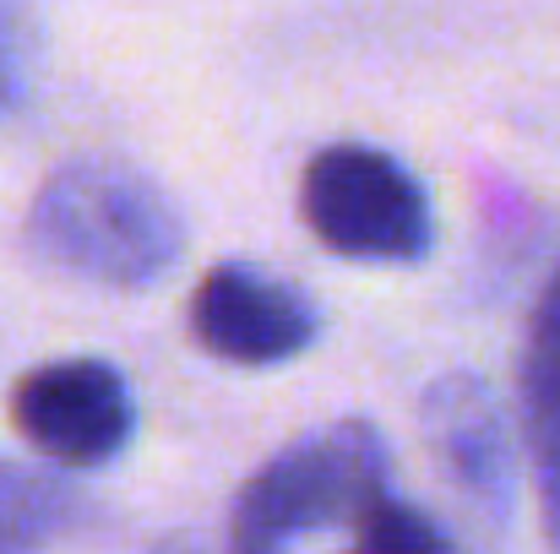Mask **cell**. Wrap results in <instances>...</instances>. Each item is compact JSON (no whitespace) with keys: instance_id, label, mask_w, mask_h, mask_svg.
Segmentation results:
<instances>
[{"instance_id":"obj_1","label":"cell","mask_w":560,"mask_h":554,"mask_svg":"<svg viewBox=\"0 0 560 554\" xmlns=\"http://www.w3.org/2000/svg\"><path fill=\"white\" fill-rule=\"evenodd\" d=\"M22 245L60 278L137 294L180 267L186 212L126 158H66L33 190Z\"/></svg>"},{"instance_id":"obj_2","label":"cell","mask_w":560,"mask_h":554,"mask_svg":"<svg viewBox=\"0 0 560 554\" xmlns=\"http://www.w3.org/2000/svg\"><path fill=\"white\" fill-rule=\"evenodd\" d=\"M392 484V446L371 419L322 424L272 451L229 511V554H283L289 539L360 522Z\"/></svg>"},{"instance_id":"obj_3","label":"cell","mask_w":560,"mask_h":554,"mask_svg":"<svg viewBox=\"0 0 560 554\" xmlns=\"http://www.w3.org/2000/svg\"><path fill=\"white\" fill-rule=\"evenodd\" d=\"M300 212L311 234L332 256H349V261L408 267L435 245L430 190L392 153L365 148V142H332L305 164Z\"/></svg>"},{"instance_id":"obj_4","label":"cell","mask_w":560,"mask_h":554,"mask_svg":"<svg viewBox=\"0 0 560 554\" xmlns=\"http://www.w3.org/2000/svg\"><path fill=\"white\" fill-rule=\"evenodd\" d=\"M11 424L60 468H104L137 435V397L109 359H55L16 380Z\"/></svg>"},{"instance_id":"obj_5","label":"cell","mask_w":560,"mask_h":554,"mask_svg":"<svg viewBox=\"0 0 560 554\" xmlns=\"http://www.w3.org/2000/svg\"><path fill=\"white\" fill-rule=\"evenodd\" d=\"M190 338L229 365H289L322 338V310L300 288L245 261H223L190 294Z\"/></svg>"},{"instance_id":"obj_6","label":"cell","mask_w":560,"mask_h":554,"mask_svg":"<svg viewBox=\"0 0 560 554\" xmlns=\"http://www.w3.org/2000/svg\"><path fill=\"white\" fill-rule=\"evenodd\" d=\"M419 424H424V440H430L446 484L490 528H506L512 500H517V451H512V424H506L490 380L474 369L435 375L419 397Z\"/></svg>"},{"instance_id":"obj_7","label":"cell","mask_w":560,"mask_h":554,"mask_svg":"<svg viewBox=\"0 0 560 554\" xmlns=\"http://www.w3.org/2000/svg\"><path fill=\"white\" fill-rule=\"evenodd\" d=\"M517 413H523V440H528V462H534L545 539L560 550V261L528 316V343H523V369H517Z\"/></svg>"},{"instance_id":"obj_8","label":"cell","mask_w":560,"mask_h":554,"mask_svg":"<svg viewBox=\"0 0 560 554\" xmlns=\"http://www.w3.org/2000/svg\"><path fill=\"white\" fill-rule=\"evenodd\" d=\"M82 517V495L55 473L0 462V554H38Z\"/></svg>"},{"instance_id":"obj_9","label":"cell","mask_w":560,"mask_h":554,"mask_svg":"<svg viewBox=\"0 0 560 554\" xmlns=\"http://www.w3.org/2000/svg\"><path fill=\"white\" fill-rule=\"evenodd\" d=\"M349 554H452V539L419 506H408L397 495H381L354 522V550Z\"/></svg>"},{"instance_id":"obj_10","label":"cell","mask_w":560,"mask_h":554,"mask_svg":"<svg viewBox=\"0 0 560 554\" xmlns=\"http://www.w3.org/2000/svg\"><path fill=\"white\" fill-rule=\"evenodd\" d=\"M38 82V27L16 0H0V120L22 115Z\"/></svg>"}]
</instances>
